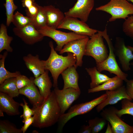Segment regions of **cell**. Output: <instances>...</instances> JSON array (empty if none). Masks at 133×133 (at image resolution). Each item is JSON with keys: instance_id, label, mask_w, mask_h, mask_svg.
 Returning <instances> with one entry per match:
<instances>
[{"instance_id": "6da1fadb", "label": "cell", "mask_w": 133, "mask_h": 133, "mask_svg": "<svg viewBox=\"0 0 133 133\" xmlns=\"http://www.w3.org/2000/svg\"><path fill=\"white\" fill-rule=\"evenodd\" d=\"M32 108L34 114L32 125L39 129L54 125L58 122L61 115L60 109L53 90L41 104Z\"/></svg>"}, {"instance_id": "7a4b0ae2", "label": "cell", "mask_w": 133, "mask_h": 133, "mask_svg": "<svg viewBox=\"0 0 133 133\" xmlns=\"http://www.w3.org/2000/svg\"><path fill=\"white\" fill-rule=\"evenodd\" d=\"M49 45L50 48V55L48 59L44 60L46 70L50 72L53 80V86H58V79L60 75L68 68L75 66L77 58L74 54L67 52L66 56L59 55L54 49L53 44L50 41Z\"/></svg>"}, {"instance_id": "3957f363", "label": "cell", "mask_w": 133, "mask_h": 133, "mask_svg": "<svg viewBox=\"0 0 133 133\" xmlns=\"http://www.w3.org/2000/svg\"><path fill=\"white\" fill-rule=\"evenodd\" d=\"M107 96L105 93L91 101L76 104L71 107L67 113L61 115L58 122V132H62L65 125L69 120L76 116L89 112L104 101Z\"/></svg>"}, {"instance_id": "277c9868", "label": "cell", "mask_w": 133, "mask_h": 133, "mask_svg": "<svg viewBox=\"0 0 133 133\" xmlns=\"http://www.w3.org/2000/svg\"><path fill=\"white\" fill-rule=\"evenodd\" d=\"M97 11L104 12L111 15L110 22L118 19L124 20L133 15V4L127 0H110L106 4L96 8Z\"/></svg>"}, {"instance_id": "5b68a950", "label": "cell", "mask_w": 133, "mask_h": 133, "mask_svg": "<svg viewBox=\"0 0 133 133\" xmlns=\"http://www.w3.org/2000/svg\"><path fill=\"white\" fill-rule=\"evenodd\" d=\"M106 27L103 31H99L107 44L109 50L108 56L103 62L96 64V67L100 72L104 71H108L113 74L125 82L128 80V74L123 72L118 66L116 62L115 54L114 47L112 43L107 35Z\"/></svg>"}, {"instance_id": "8992f818", "label": "cell", "mask_w": 133, "mask_h": 133, "mask_svg": "<svg viewBox=\"0 0 133 133\" xmlns=\"http://www.w3.org/2000/svg\"><path fill=\"white\" fill-rule=\"evenodd\" d=\"M90 37L87 43L85 55L92 57L96 64L101 63L107 59L109 54L103 37L98 31L97 33Z\"/></svg>"}, {"instance_id": "52a82bcc", "label": "cell", "mask_w": 133, "mask_h": 133, "mask_svg": "<svg viewBox=\"0 0 133 133\" xmlns=\"http://www.w3.org/2000/svg\"><path fill=\"white\" fill-rule=\"evenodd\" d=\"M37 30L44 37H50L55 41L57 46L55 50L59 52L65 45L70 42L87 36L78 34L73 32H64L47 26Z\"/></svg>"}, {"instance_id": "ba28073f", "label": "cell", "mask_w": 133, "mask_h": 133, "mask_svg": "<svg viewBox=\"0 0 133 133\" xmlns=\"http://www.w3.org/2000/svg\"><path fill=\"white\" fill-rule=\"evenodd\" d=\"M117 109L111 106L103 109L100 114L109 122L113 133H133V126L129 125L121 119L116 113Z\"/></svg>"}, {"instance_id": "9c48e42d", "label": "cell", "mask_w": 133, "mask_h": 133, "mask_svg": "<svg viewBox=\"0 0 133 133\" xmlns=\"http://www.w3.org/2000/svg\"><path fill=\"white\" fill-rule=\"evenodd\" d=\"M60 107L61 115L65 113L73 102L77 99L81 93L80 90L72 88L60 89L58 87L53 90Z\"/></svg>"}, {"instance_id": "30bf717a", "label": "cell", "mask_w": 133, "mask_h": 133, "mask_svg": "<svg viewBox=\"0 0 133 133\" xmlns=\"http://www.w3.org/2000/svg\"><path fill=\"white\" fill-rule=\"evenodd\" d=\"M58 29H67L78 34L90 37L98 32L90 28L85 22L71 17H65Z\"/></svg>"}, {"instance_id": "8fae6325", "label": "cell", "mask_w": 133, "mask_h": 133, "mask_svg": "<svg viewBox=\"0 0 133 133\" xmlns=\"http://www.w3.org/2000/svg\"><path fill=\"white\" fill-rule=\"evenodd\" d=\"M94 3L95 0H77L73 6L64 13L65 17L79 18L86 22Z\"/></svg>"}, {"instance_id": "7c38bea8", "label": "cell", "mask_w": 133, "mask_h": 133, "mask_svg": "<svg viewBox=\"0 0 133 133\" xmlns=\"http://www.w3.org/2000/svg\"><path fill=\"white\" fill-rule=\"evenodd\" d=\"M89 37L74 40L65 45L59 51L60 54L65 52H70L74 54L76 56L77 61L75 66H81L83 64V58L85 55L87 42Z\"/></svg>"}, {"instance_id": "4fadbf2b", "label": "cell", "mask_w": 133, "mask_h": 133, "mask_svg": "<svg viewBox=\"0 0 133 133\" xmlns=\"http://www.w3.org/2000/svg\"><path fill=\"white\" fill-rule=\"evenodd\" d=\"M13 31L15 35L29 45H33L41 41L44 37L33 23L22 28L15 27Z\"/></svg>"}, {"instance_id": "5bb4252c", "label": "cell", "mask_w": 133, "mask_h": 133, "mask_svg": "<svg viewBox=\"0 0 133 133\" xmlns=\"http://www.w3.org/2000/svg\"><path fill=\"white\" fill-rule=\"evenodd\" d=\"M114 50L123 70L125 71L130 70V62L133 60V52L125 45L122 38H116Z\"/></svg>"}, {"instance_id": "9a60e30c", "label": "cell", "mask_w": 133, "mask_h": 133, "mask_svg": "<svg viewBox=\"0 0 133 133\" xmlns=\"http://www.w3.org/2000/svg\"><path fill=\"white\" fill-rule=\"evenodd\" d=\"M105 93L107 95L106 99L96 107L98 112L101 111L107 105L115 104L123 99L132 100L127 93L126 87L123 85L115 90L106 91Z\"/></svg>"}, {"instance_id": "2e32d148", "label": "cell", "mask_w": 133, "mask_h": 133, "mask_svg": "<svg viewBox=\"0 0 133 133\" xmlns=\"http://www.w3.org/2000/svg\"><path fill=\"white\" fill-rule=\"evenodd\" d=\"M34 78L31 77L30 83L19 89V92L20 94L24 95L27 98L33 107H35L41 104L43 101L44 98L34 83Z\"/></svg>"}, {"instance_id": "e0dca14e", "label": "cell", "mask_w": 133, "mask_h": 133, "mask_svg": "<svg viewBox=\"0 0 133 133\" xmlns=\"http://www.w3.org/2000/svg\"><path fill=\"white\" fill-rule=\"evenodd\" d=\"M20 103L15 101L6 94L0 92V113H5L10 116L18 115L20 114Z\"/></svg>"}, {"instance_id": "ac0fdd59", "label": "cell", "mask_w": 133, "mask_h": 133, "mask_svg": "<svg viewBox=\"0 0 133 133\" xmlns=\"http://www.w3.org/2000/svg\"><path fill=\"white\" fill-rule=\"evenodd\" d=\"M23 59L27 68L36 78L44 73L46 70L44 60H41L38 55L33 56L31 54L23 57Z\"/></svg>"}, {"instance_id": "d6986e66", "label": "cell", "mask_w": 133, "mask_h": 133, "mask_svg": "<svg viewBox=\"0 0 133 133\" xmlns=\"http://www.w3.org/2000/svg\"><path fill=\"white\" fill-rule=\"evenodd\" d=\"M43 8L47 17V26L54 29H58L65 17L64 14L59 8L51 5L44 6Z\"/></svg>"}, {"instance_id": "ffe728a7", "label": "cell", "mask_w": 133, "mask_h": 133, "mask_svg": "<svg viewBox=\"0 0 133 133\" xmlns=\"http://www.w3.org/2000/svg\"><path fill=\"white\" fill-rule=\"evenodd\" d=\"M75 66H72L67 68L61 74L63 80V88H72L80 90L78 84L79 76Z\"/></svg>"}, {"instance_id": "44dd1931", "label": "cell", "mask_w": 133, "mask_h": 133, "mask_svg": "<svg viewBox=\"0 0 133 133\" xmlns=\"http://www.w3.org/2000/svg\"><path fill=\"white\" fill-rule=\"evenodd\" d=\"M49 71L46 70L44 73L34 78L33 80L34 83L38 88L40 94L44 99L51 94V89L53 85L49 76Z\"/></svg>"}, {"instance_id": "7402d4cb", "label": "cell", "mask_w": 133, "mask_h": 133, "mask_svg": "<svg viewBox=\"0 0 133 133\" xmlns=\"http://www.w3.org/2000/svg\"><path fill=\"white\" fill-rule=\"evenodd\" d=\"M123 80L117 76L111 78L103 83L88 90V93H94L103 91L115 90L123 85Z\"/></svg>"}, {"instance_id": "603a6c76", "label": "cell", "mask_w": 133, "mask_h": 133, "mask_svg": "<svg viewBox=\"0 0 133 133\" xmlns=\"http://www.w3.org/2000/svg\"><path fill=\"white\" fill-rule=\"evenodd\" d=\"M85 69L91 79L90 88L96 87L111 78L107 75L101 73L96 67L86 68Z\"/></svg>"}, {"instance_id": "cb8c5ba5", "label": "cell", "mask_w": 133, "mask_h": 133, "mask_svg": "<svg viewBox=\"0 0 133 133\" xmlns=\"http://www.w3.org/2000/svg\"><path fill=\"white\" fill-rule=\"evenodd\" d=\"M0 92L13 98L17 97L20 94L16 84V78L7 79L0 84Z\"/></svg>"}, {"instance_id": "d4e9b609", "label": "cell", "mask_w": 133, "mask_h": 133, "mask_svg": "<svg viewBox=\"0 0 133 133\" xmlns=\"http://www.w3.org/2000/svg\"><path fill=\"white\" fill-rule=\"evenodd\" d=\"M13 39V37L8 35L6 26L1 24L0 28V52L4 50L8 52H13V49L10 45Z\"/></svg>"}, {"instance_id": "484cf974", "label": "cell", "mask_w": 133, "mask_h": 133, "mask_svg": "<svg viewBox=\"0 0 133 133\" xmlns=\"http://www.w3.org/2000/svg\"><path fill=\"white\" fill-rule=\"evenodd\" d=\"M8 52L5 51L3 55H0V84L2 83L5 80L10 78L17 77L21 74L20 72L17 71L15 72H11L7 70L5 67V59L7 56Z\"/></svg>"}, {"instance_id": "4316f807", "label": "cell", "mask_w": 133, "mask_h": 133, "mask_svg": "<svg viewBox=\"0 0 133 133\" xmlns=\"http://www.w3.org/2000/svg\"><path fill=\"white\" fill-rule=\"evenodd\" d=\"M33 19L25 16L21 13L17 11L14 15L12 22L18 28H22L33 23Z\"/></svg>"}, {"instance_id": "83f0119b", "label": "cell", "mask_w": 133, "mask_h": 133, "mask_svg": "<svg viewBox=\"0 0 133 133\" xmlns=\"http://www.w3.org/2000/svg\"><path fill=\"white\" fill-rule=\"evenodd\" d=\"M33 24L37 30L47 26V17L43 6H39L38 12L33 19Z\"/></svg>"}, {"instance_id": "f1b7e54d", "label": "cell", "mask_w": 133, "mask_h": 133, "mask_svg": "<svg viewBox=\"0 0 133 133\" xmlns=\"http://www.w3.org/2000/svg\"><path fill=\"white\" fill-rule=\"evenodd\" d=\"M121 109H117L116 113L120 117L124 115L129 114L133 116V102L130 100L124 99L121 100Z\"/></svg>"}, {"instance_id": "f546056e", "label": "cell", "mask_w": 133, "mask_h": 133, "mask_svg": "<svg viewBox=\"0 0 133 133\" xmlns=\"http://www.w3.org/2000/svg\"><path fill=\"white\" fill-rule=\"evenodd\" d=\"M21 129L17 128L14 124L6 120H0V133H22Z\"/></svg>"}, {"instance_id": "4dcf8cb0", "label": "cell", "mask_w": 133, "mask_h": 133, "mask_svg": "<svg viewBox=\"0 0 133 133\" xmlns=\"http://www.w3.org/2000/svg\"><path fill=\"white\" fill-rule=\"evenodd\" d=\"M107 121L103 118L96 117L89 120L88 123L92 133H98L102 130L107 124Z\"/></svg>"}, {"instance_id": "1f68e13d", "label": "cell", "mask_w": 133, "mask_h": 133, "mask_svg": "<svg viewBox=\"0 0 133 133\" xmlns=\"http://www.w3.org/2000/svg\"><path fill=\"white\" fill-rule=\"evenodd\" d=\"M14 0H5L4 4L6 9V24L9 26L12 22L14 11L17 8V7L14 4Z\"/></svg>"}, {"instance_id": "d6a6232c", "label": "cell", "mask_w": 133, "mask_h": 133, "mask_svg": "<svg viewBox=\"0 0 133 133\" xmlns=\"http://www.w3.org/2000/svg\"><path fill=\"white\" fill-rule=\"evenodd\" d=\"M122 31L125 35L133 40V16L131 15L125 19L122 25Z\"/></svg>"}, {"instance_id": "836d02e7", "label": "cell", "mask_w": 133, "mask_h": 133, "mask_svg": "<svg viewBox=\"0 0 133 133\" xmlns=\"http://www.w3.org/2000/svg\"><path fill=\"white\" fill-rule=\"evenodd\" d=\"M23 100L24 103H20V105L23 109V114L20 116V117L25 119L33 116L34 114V110L30 108L28 105V103L25 99L23 98Z\"/></svg>"}, {"instance_id": "e575fe53", "label": "cell", "mask_w": 133, "mask_h": 133, "mask_svg": "<svg viewBox=\"0 0 133 133\" xmlns=\"http://www.w3.org/2000/svg\"><path fill=\"white\" fill-rule=\"evenodd\" d=\"M16 84L19 89L29 85L31 80L25 76L20 74L16 77Z\"/></svg>"}, {"instance_id": "d590c367", "label": "cell", "mask_w": 133, "mask_h": 133, "mask_svg": "<svg viewBox=\"0 0 133 133\" xmlns=\"http://www.w3.org/2000/svg\"><path fill=\"white\" fill-rule=\"evenodd\" d=\"M39 6L35 3L31 7L26 9L25 10L27 16L32 19H34L38 12Z\"/></svg>"}, {"instance_id": "8d00e7d4", "label": "cell", "mask_w": 133, "mask_h": 133, "mask_svg": "<svg viewBox=\"0 0 133 133\" xmlns=\"http://www.w3.org/2000/svg\"><path fill=\"white\" fill-rule=\"evenodd\" d=\"M34 120V117L33 116L23 119L22 122L24 124L21 128L23 133H25L26 132L30 126L32 125Z\"/></svg>"}, {"instance_id": "74e56055", "label": "cell", "mask_w": 133, "mask_h": 133, "mask_svg": "<svg viewBox=\"0 0 133 133\" xmlns=\"http://www.w3.org/2000/svg\"><path fill=\"white\" fill-rule=\"evenodd\" d=\"M126 91L128 95L133 100V79L127 80L126 82Z\"/></svg>"}, {"instance_id": "f35d334b", "label": "cell", "mask_w": 133, "mask_h": 133, "mask_svg": "<svg viewBox=\"0 0 133 133\" xmlns=\"http://www.w3.org/2000/svg\"><path fill=\"white\" fill-rule=\"evenodd\" d=\"M21 1L22 7L26 9L31 7L36 3L35 0H21Z\"/></svg>"}, {"instance_id": "ab89813d", "label": "cell", "mask_w": 133, "mask_h": 133, "mask_svg": "<svg viewBox=\"0 0 133 133\" xmlns=\"http://www.w3.org/2000/svg\"><path fill=\"white\" fill-rule=\"evenodd\" d=\"M80 133H91L92 130L90 127L88 125H84L80 132Z\"/></svg>"}, {"instance_id": "60d3db41", "label": "cell", "mask_w": 133, "mask_h": 133, "mask_svg": "<svg viewBox=\"0 0 133 133\" xmlns=\"http://www.w3.org/2000/svg\"><path fill=\"white\" fill-rule=\"evenodd\" d=\"M107 123V127L105 133H113L111 126L109 122H108Z\"/></svg>"}, {"instance_id": "b9f144b4", "label": "cell", "mask_w": 133, "mask_h": 133, "mask_svg": "<svg viewBox=\"0 0 133 133\" xmlns=\"http://www.w3.org/2000/svg\"><path fill=\"white\" fill-rule=\"evenodd\" d=\"M127 47L130 49L133 52V47L130 46H127Z\"/></svg>"}, {"instance_id": "7bdbcfd3", "label": "cell", "mask_w": 133, "mask_h": 133, "mask_svg": "<svg viewBox=\"0 0 133 133\" xmlns=\"http://www.w3.org/2000/svg\"><path fill=\"white\" fill-rule=\"evenodd\" d=\"M128 1H130L133 4V0H127Z\"/></svg>"}, {"instance_id": "ee69618b", "label": "cell", "mask_w": 133, "mask_h": 133, "mask_svg": "<svg viewBox=\"0 0 133 133\" xmlns=\"http://www.w3.org/2000/svg\"><path fill=\"white\" fill-rule=\"evenodd\" d=\"M131 65H132L133 66V62H132V63H131Z\"/></svg>"}]
</instances>
